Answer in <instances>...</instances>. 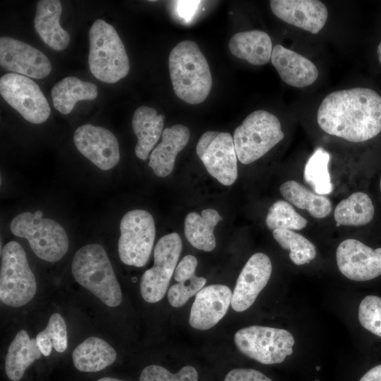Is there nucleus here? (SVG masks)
<instances>
[{"mask_svg": "<svg viewBox=\"0 0 381 381\" xmlns=\"http://www.w3.org/2000/svg\"><path fill=\"white\" fill-rule=\"evenodd\" d=\"M358 320L365 329L381 337V298L365 296L359 305Z\"/></svg>", "mask_w": 381, "mask_h": 381, "instance_id": "nucleus-34", "label": "nucleus"}, {"mask_svg": "<svg viewBox=\"0 0 381 381\" xmlns=\"http://www.w3.org/2000/svg\"><path fill=\"white\" fill-rule=\"evenodd\" d=\"M4 100L26 121L42 123L49 117V104L39 85L27 76L8 73L0 78Z\"/></svg>", "mask_w": 381, "mask_h": 381, "instance_id": "nucleus-11", "label": "nucleus"}, {"mask_svg": "<svg viewBox=\"0 0 381 381\" xmlns=\"http://www.w3.org/2000/svg\"><path fill=\"white\" fill-rule=\"evenodd\" d=\"M279 190L288 202L299 209L306 210L314 218H324L332 211V203L327 197L314 193L296 181L283 183Z\"/></svg>", "mask_w": 381, "mask_h": 381, "instance_id": "nucleus-29", "label": "nucleus"}, {"mask_svg": "<svg viewBox=\"0 0 381 381\" xmlns=\"http://www.w3.org/2000/svg\"><path fill=\"white\" fill-rule=\"evenodd\" d=\"M284 137L276 116L265 110H256L234 131L233 140L237 158L242 164H250L265 155Z\"/></svg>", "mask_w": 381, "mask_h": 381, "instance_id": "nucleus-6", "label": "nucleus"}, {"mask_svg": "<svg viewBox=\"0 0 381 381\" xmlns=\"http://www.w3.org/2000/svg\"><path fill=\"white\" fill-rule=\"evenodd\" d=\"M73 141L78 150L102 170L111 169L119 162L118 140L105 128L91 124L80 126L74 133Z\"/></svg>", "mask_w": 381, "mask_h": 381, "instance_id": "nucleus-13", "label": "nucleus"}, {"mask_svg": "<svg viewBox=\"0 0 381 381\" xmlns=\"http://www.w3.org/2000/svg\"><path fill=\"white\" fill-rule=\"evenodd\" d=\"M118 251L126 265L141 267L149 260L155 238L152 214L144 210L126 212L120 222Z\"/></svg>", "mask_w": 381, "mask_h": 381, "instance_id": "nucleus-9", "label": "nucleus"}, {"mask_svg": "<svg viewBox=\"0 0 381 381\" xmlns=\"http://www.w3.org/2000/svg\"><path fill=\"white\" fill-rule=\"evenodd\" d=\"M268 229L301 230L305 228L308 221L299 214L291 204L284 200H277L270 207L265 218Z\"/></svg>", "mask_w": 381, "mask_h": 381, "instance_id": "nucleus-33", "label": "nucleus"}, {"mask_svg": "<svg viewBox=\"0 0 381 381\" xmlns=\"http://www.w3.org/2000/svg\"><path fill=\"white\" fill-rule=\"evenodd\" d=\"M169 69L174 91L183 101L197 104L208 96L212 75L198 44L190 40L178 43L169 56Z\"/></svg>", "mask_w": 381, "mask_h": 381, "instance_id": "nucleus-2", "label": "nucleus"}, {"mask_svg": "<svg viewBox=\"0 0 381 381\" xmlns=\"http://www.w3.org/2000/svg\"><path fill=\"white\" fill-rule=\"evenodd\" d=\"M377 55H378V59L381 64V42H380L377 47Z\"/></svg>", "mask_w": 381, "mask_h": 381, "instance_id": "nucleus-42", "label": "nucleus"}, {"mask_svg": "<svg viewBox=\"0 0 381 381\" xmlns=\"http://www.w3.org/2000/svg\"><path fill=\"white\" fill-rule=\"evenodd\" d=\"M270 258L263 253L253 254L246 262L237 279L231 306L236 312L248 309L267 285L272 273Z\"/></svg>", "mask_w": 381, "mask_h": 381, "instance_id": "nucleus-15", "label": "nucleus"}, {"mask_svg": "<svg viewBox=\"0 0 381 381\" xmlns=\"http://www.w3.org/2000/svg\"><path fill=\"white\" fill-rule=\"evenodd\" d=\"M272 235L283 249L290 251L289 258L295 265L309 263L316 257L315 245L301 234L288 229H275Z\"/></svg>", "mask_w": 381, "mask_h": 381, "instance_id": "nucleus-32", "label": "nucleus"}, {"mask_svg": "<svg viewBox=\"0 0 381 381\" xmlns=\"http://www.w3.org/2000/svg\"><path fill=\"white\" fill-rule=\"evenodd\" d=\"M374 206L365 193L356 192L339 202L334 212L337 226H363L373 218Z\"/></svg>", "mask_w": 381, "mask_h": 381, "instance_id": "nucleus-30", "label": "nucleus"}, {"mask_svg": "<svg viewBox=\"0 0 381 381\" xmlns=\"http://www.w3.org/2000/svg\"><path fill=\"white\" fill-rule=\"evenodd\" d=\"M336 258L341 273L351 280L368 281L381 274V248L373 249L349 238L338 246Z\"/></svg>", "mask_w": 381, "mask_h": 381, "instance_id": "nucleus-12", "label": "nucleus"}, {"mask_svg": "<svg viewBox=\"0 0 381 381\" xmlns=\"http://www.w3.org/2000/svg\"><path fill=\"white\" fill-rule=\"evenodd\" d=\"M229 47L235 56L253 65L267 64L273 49L269 35L256 30L235 34L229 40Z\"/></svg>", "mask_w": 381, "mask_h": 381, "instance_id": "nucleus-23", "label": "nucleus"}, {"mask_svg": "<svg viewBox=\"0 0 381 381\" xmlns=\"http://www.w3.org/2000/svg\"><path fill=\"white\" fill-rule=\"evenodd\" d=\"M97 381H123L114 377H102Z\"/></svg>", "mask_w": 381, "mask_h": 381, "instance_id": "nucleus-41", "label": "nucleus"}, {"mask_svg": "<svg viewBox=\"0 0 381 381\" xmlns=\"http://www.w3.org/2000/svg\"><path fill=\"white\" fill-rule=\"evenodd\" d=\"M232 292L222 284L203 287L195 295L191 306L189 323L195 329L207 330L216 325L231 305Z\"/></svg>", "mask_w": 381, "mask_h": 381, "instance_id": "nucleus-16", "label": "nucleus"}, {"mask_svg": "<svg viewBox=\"0 0 381 381\" xmlns=\"http://www.w3.org/2000/svg\"><path fill=\"white\" fill-rule=\"evenodd\" d=\"M116 358L114 349L104 339L90 337L76 346L72 360L81 372H98L111 365Z\"/></svg>", "mask_w": 381, "mask_h": 381, "instance_id": "nucleus-24", "label": "nucleus"}, {"mask_svg": "<svg viewBox=\"0 0 381 381\" xmlns=\"http://www.w3.org/2000/svg\"><path fill=\"white\" fill-rule=\"evenodd\" d=\"M380 191H381V179H380Z\"/></svg>", "mask_w": 381, "mask_h": 381, "instance_id": "nucleus-43", "label": "nucleus"}, {"mask_svg": "<svg viewBox=\"0 0 381 381\" xmlns=\"http://www.w3.org/2000/svg\"><path fill=\"white\" fill-rule=\"evenodd\" d=\"M42 355L36 341L27 331L20 330L10 344L5 360V370L8 379L19 381L25 370Z\"/></svg>", "mask_w": 381, "mask_h": 381, "instance_id": "nucleus-26", "label": "nucleus"}, {"mask_svg": "<svg viewBox=\"0 0 381 381\" xmlns=\"http://www.w3.org/2000/svg\"><path fill=\"white\" fill-rule=\"evenodd\" d=\"M164 116L158 114L154 108L141 106L133 114L132 127L138 138L135 147L136 156L142 159L148 158L150 151L163 133Z\"/></svg>", "mask_w": 381, "mask_h": 381, "instance_id": "nucleus-22", "label": "nucleus"}, {"mask_svg": "<svg viewBox=\"0 0 381 381\" xmlns=\"http://www.w3.org/2000/svg\"><path fill=\"white\" fill-rule=\"evenodd\" d=\"M71 272L80 285L105 305L116 307L121 304V286L108 255L101 245L91 243L79 248L72 260Z\"/></svg>", "mask_w": 381, "mask_h": 381, "instance_id": "nucleus-3", "label": "nucleus"}, {"mask_svg": "<svg viewBox=\"0 0 381 381\" xmlns=\"http://www.w3.org/2000/svg\"><path fill=\"white\" fill-rule=\"evenodd\" d=\"M271 61L282 80L293 87L310 85L318 77V70L310 60L281 44L273 47Z\"/></svg>", "mask_w": 381, "mask_h": 381, "instance_id": "nucleus-19", "label": "nucleus"}, {"mask_svg": "<svg viewBox=\"0 0 381 381\" xmlns=\"http://www.w3.org/2000/svg\"><path fill=\"white\" fill-rule=\"evenodd\" d=\"M224 381H272L261 372L251 368H236L229 371Z\"/></svg>", "mask_w": 381, "mask_h": 381, "instance_id": "nucleus-37", "label": "nucleus"}, {"mask_svg": "<svg viewBox=\"0 0 381 381\" xmlns=\"http://www.w3.org/2000/svg\"><path fill=\"white\" fill-rule=\"evenodd\" d=\"M237 349L245 356L265 365L282 363L293 353L295 340L287 330L253 325L234 334Z\"/></svg>", "mask_w": 381, "mask_h": 381, "instance_id": "nucleus-8", "label": "nucleus"}, {"mask_svg": "<svg viewBox=\"0 0 381 381\" xmlns=\"http://www.w3.org/2000/svg\"><path fill=\"white\" fill-rule=\"evenodd\" d=\"M0 299L11 307L30 302L37 291L35 277L30 267L25 250L12 241L1 250Z\"/></svg>", "mask_w": 381, "mask_h": 381, "instance_id": "nucleus-7", "label": "nucleus"}, {"mask_svg": "<svg viewBox=\"0 0 381 381\" xmlns=\"http://www.w3.org/2000/svg\"><path fill=\"white\" fill-rule=\"evenodd\" d=\"M89 68L98 80L114 83L125 78L130 69L125 47L115 28L102 19L89 30Z\"/></svg>", "mask_w": 381, "mask_h": 381, "instance_id": "nucleus-4", "label": "nucleus"}, {"mask_svg": "<svg viewBox=\"0 0 381 381\" xmlns=\"http://www.w3.org/2000/svg\"><path fill=\"white\" fill-rule=\"evenodd\" d=\"M329 158L327 151L318 148L305 165L304 179L318 195H327L332 191L333 186L328 171Z\"/></svg>", "mask_w": 381, "mask_h": 381, "instance_id": "nucleus-31", "label": "nucleus"}, {"mask_svg": "<svg viewBox=\"0 0 381 381\" xmlns=\"http://www.w3.org/2000/svg\"><path fill=\"white\" fill-rule=\"evenodd\" d=\"M11 232L28 241L31 249L40 259L55 262L66 253L69 240L64 229L49 218H43L41 210L22 212L10 224Z\"/></svg>", "mask_w": 381, "mask_h": 381, "instance_id": "nucleus-5", "label": "nucleus"}, {"mask_svg": "<svg viewBox=\"0 0 381 381\" xmlns=\"http://www.w3.org/2000/svg\"><path fill=\"white\" fill-rule=\"evenodd\" d=\"M200 159L207 172L222 184L231 186L236 181L237 155L230 133L220 132Z\"/></svg>", "mask_w": 381, "mask_h": 381, "instance_id": "nucleus-18", "label": "nucleus"}, {"mask_svg": "<svg viewBox=\"0 0 381 381\" xmlns=\"http://www.w3.org/2000/svg\"><path fill=\"white\" fill-rule=\"evenodd\" d=\"M317 121L325 133L353 143L381 132V97L367 87L332 92L321 102Z\"/></svg>", "mask_w": 381, "mask_h": 381, "instance_id": "nucleus-1", "label": "nucleus"}, {"mask_svg": "<svg viewBox=\"0 0 381 381\" xmlns=\"http://www.w3.org/2000/svg\"><path fill=\"white\" fill-rule=\"evenodd\" d=\"M189 138L190 131L186 126L176 124L164 129L162 141L152 150L148 163L155 175L166 177L172 172L176 156Z\"/></svg>", "mask_w": 381, "mask_h": 381, "instance_id": "nucleus-20", "label": "nucleus"}, {"mask_svg": "<svg viewBox=\"0 0 381 381\" xmlns=\"http://www.w3.org/2000/svg\"><path fill=\"white\" fill-rule=\"evenodd\" d=\"M40 333L52 343L57 352H64L67 349L66 325L59 313H54L50 316L46 328Z\"/></svg>", "mask_w": 381, "mask_h": 381, "instance_id": "nucleus-36", "label": "nucleus"}, {"mask_svg": "<svg viewBox=\"0 0 381 381\" xmlns=\"http://www.w3.org/2000/svg\"><path fill=\"white\" fill-rule=\"evenodd\" d=\"M1 66L13 73L41 79L52 71L47 56L34 47L9 37L0 38Z\"/></svg>", "mask_w": 381, "mask_h": 381, "instance_id": "nucleus-14", "label": "nucleus"}, {"mask_svg": "<svg viewBox=\"0 0 381 381\" xmlns=\"http://www.w3.org/2000/svg\"><path fill=\"white\" fill-rule=\"evenodd\" d=\"M176 4L178 15L182 18L189 20L195 12L199 1H179Z\"/></svg>", "mask_w": 381, "mask_h": 381, "instance_id": "nucleus-38", "label": "nucleus"}, {"mask_svg": "<svg viewBox=\"0 0 381 381\" xmlns=\"http://www.w3.org/2000/svg\"><path fill=\"white\" fill-rule=\"evenodd\" d=\"M139 381H198V375L190 365L183 367L176 373H171L162 366L151 365L143 370Z\"/></svg>", "mask_w": 381, "mask_h": 381, "instance_id": "nucleus-35", "label": "nucleus"}, {"mask_svg": "<svg viewBox=\"0 0 381 381\" xmlns=\"http://www.w3.org/2000/svg\"><path fill=\"white\" fill-rule=\"evenodd\" d=\"M198 260L192 255H186L177 265L174 278L178 283L171 286L167 294L171 306L179 308L183 306L205 286L206 279L195 275Z\"/></svg>", "mask_w": 381, "mask_h": 381, "instance_id": "nucleus-25", "label": "nucleus"}, {"mask_svg": "<svg viewBox=\"0 0 381 381\" xmlns=\"http://www.w3.org/2000/svg\"><path fill=\"white\" fill-rule=\"evenodd\" d=\"M61 12L60 1L40 0L37 4L35 30L43 42L56 51L65 49L70 42L69 34L59 23Z\"/></svg>", "mask_w": 381, "mask_h": 381, "instance_id": "nucleus-21", "label": "nucleus"}, {"mask_svg": "<svg viewBox=\"0 0 381 381\" xmlns=\"http://www.w3.org/2000/svg\"><path fill=\"white\" fill-rule=\"evenodd\" d=\"M222 219L217 210L211 208L203 210L201 215L195 212L188 213L184 222L187 241L198 250L212 251L216 246L214 229Z\"/></svg>", "mask_w": 381, "mask_h": 381, "instance_id": "nucleus-27", "label": "nucleus"}, {"mask_svg": "<svg viewBox=\"0 0 381 381\" xmlns=\"http://www.w3.org/2000/svg\"><path fill=\"white\" fill-rule=\"evenodd\" d=\"M219 133V131H207L202 135L195 149L200 159Z\"/></svg>", "mask_w": 381, "mask_h": 381, "instance_id": "nucleus-39", "label": "nucleus"}, {"mask_svg": "<svg viewBox=\"0 0 381 381\" xmlns=\"http://www.w3.org/2000/svg\"><path fill=\"white\" fill-rule=\"evenodd\" d=\"M97 95L96 85L74 76L63 78L51 91L54 107L62 114L71 113L78 101L94 100Z\"/></svg>", "mask_w": 381, "mask_h": 381, "instance_id": "nucleus-28", "label": "nucleus"}, {"mask_svg": "<svg viewBox=\"0 0 381 381\" xmlns=\"http://www.w3.org/2000/svg\"><path fill=\"white\" fill-rule=\"evenodd\" d=\"M182 250V241L175 232L163 236L154 250V265L142 276L140 291L144 301L154 303L162 300L175 271Z\"/></svg>", "mask_w": 381, "mask_h": 381, "instance_id": "nucleus-10", "label": "nucleus"}, {"mask_svg": "<svg viewBox=\"0 0 381 381\" xmlns=\"http://www.w3.org/2000/svg\"><path fill=\"white\" fill-rule=\"evenodd\" d=\"M359 381H381V364L370 369Z\"/></svg>", "mask_w": 381, "mask_h": 381, "instance_id": "nucleus-40", "label": "nucleus"}, {"mask_svg": "<svg viewBox=\"0 0 381 381\" xmlns=\"http://www.w3.org/2000/svg\"><path fill=\"white\" fill-rule=\"evenodd\" d=\"M270 3L277 18L313 34L322 29L328 17L327 7L317 0H272Z\"/></svg>", "mask_w": 381, "mask_h": 381, "instance_id": "nucleus-17", "label": "nucleus"}]
</instances>
